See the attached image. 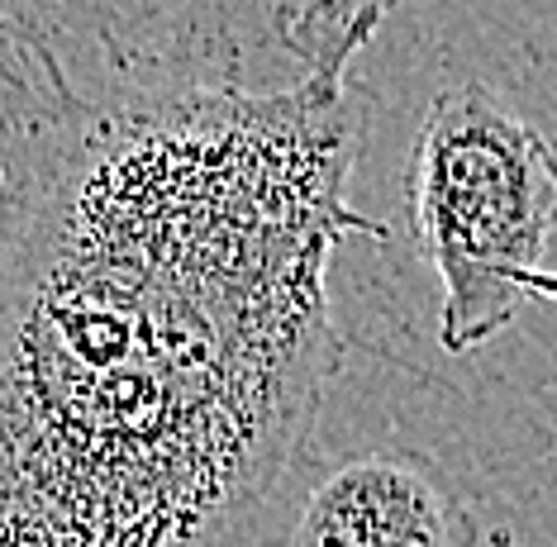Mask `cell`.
I'll return each mask as SVG.
<instances>
[{
    "label": "cell",
    "mask_w": 557,
    "mask_h": 547,
    "mask_svg": "<svg viewBox=\"0 0 557 547\" xmlns=\"http://www.w3.org/2000/svg\"><path fill=\"white\" fill-rule=\"evenodd\" d=\"M382 15L0 0V547H276Z\"/></svg>",
    "instance_id": "1"
},
{
    "label": "cell",
    "mask_w": 557,
    "mask_h": 547,
    "mask_svg": "<svg viewBox=\"0 0 557 547\" xmlns=\"http://www.w3.org/2000/svg\"><path fill=\"white\" fill-rule=\"evenodd\" d=\"M405 228L438 276L443 352H476L529 300L557 304V148L491 86H443L410 144Z\"/></svg>",
    "instance_id": "2"
},
{
    "label": "cell",
    "mask_w": 557,
    "mask_h": 547,
    "mask_svg": "<svg viewBox=\"0 0 557 547\" xmlns=\"http://www.w3.org/2000/svg\"><path fill=\"white\" fill-rule=\"evenodd\" d=\"M276 547H476V510L458 481L414 448L310 452Z\"/></svg>",
    "instance_id": "3"
},
{
    "label": "cell",
    "mask_w": 557,
    "mask_h": 547,
    "mask_svg": "<svg viewBox=\"0 0 557 547\" xmlns=\"http://www.w3.org/2000/svg\"><path fill=\"white\" fill-rule=\"evenodd\" d=\"M372 5H382V10H391V5H414V0H372Z\"/></svg>",
    "instance_id": "4"
}]
</instances>
